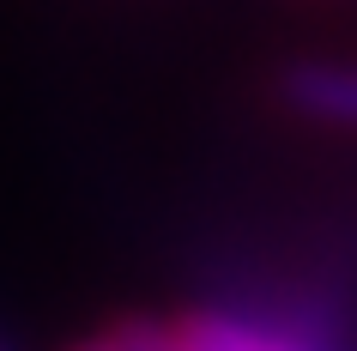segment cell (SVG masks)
<instances>
[{
  "label": "cell",
  "instance_id": "obj_1",
  "mask_svg": "<svg viewBox=\"0 0 357 351\" xmlns=\"http://www.w3.org/2000/svg\"><path fill=\"white\" fill-rule=\"evenodd\" d=\"M146 351H327L291 321L248 309H194L146 333Z\"/></svg>",
  "mask_w": 357,
  "mask_h": 351
},
{
  "label": "cell",
  "instance_id": "obj_2",
  "mask_svg": "<svg viewBox=\"0 0 357 351\" xmlns=\"http://www.w3.org/2000/svg\"><path fill=\"white\" fill-rule=\"evenodd\" d=\"M284 110H297L303 121H315L327 133H357V61H297L291 73L279 79Z\"/></svg>",
  "mask_w": 357,
  "mask_h": 351
},
{
  "label": "cell",
  "instance_id": "obj_3",
  "mask_svg": "<svg viewBox=\"0 0 357 351\" xmlns=\"http://www.w3.org/2000/svg\"><path fill=\"white\" fill-rule=\"evenodd\" d=\"M146 333H151V327H115V333L85 339V345H73V351H146Z\"/></svg>",
  "mask_w": 357,
  "mask_h": 351
}]
</instances>
